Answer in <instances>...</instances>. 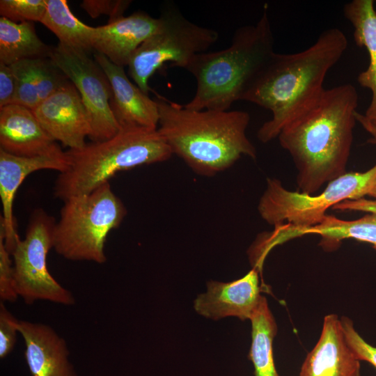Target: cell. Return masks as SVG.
<instances>
[{"mask_svg":"<svg viewBox=\"0 0 376 376\" xmlns=\"http://www.w3.org/2000/svg\"><path fill=\"white\" fill-rule=\"evenodd\" d=\"M375 179L376 164L364 172L346 173L329 182L321 193L310 195L288 190L279 180L268 178L258 211L265 221L274 226L311 227L319 224L327 210L335 205L368 196Z\"/></svg>","mask_w":376,"mask_h":376,"instance_id":"52a82bcc","label":"cell"},{"mask_svg":"<svg viewBox=\"0 0 376 376\" xmlns=\"http://www.w3.org/2000/svg\"><path fill=\"white\" fill-rule=\"evenodd\" d=\"M19 321L0 301V358H6L14 349Z\"/></svg>","mask_w":376,"mask_h":376,"instance_id":"f1b7e54d","label":"cell"},{"mask_svg":"<svg viewBox=\"0 0 376 376\" xmlns=\"http://www.w3.org/2000/svg\"><path fill=\"white\" fill-rule=\"evenodd\" d=\"M10 256L5 246L3 235L0 231V299L3 302H14L18 297L15 289Z\"/></svg>","mask_w":376,"mask_h":376,"instance_id":"4316f807","label":"cell"},{"mask_svg":"<svg viewBox=\"0 0 376 376\" xmlns=\"http://www.w3.org/2000/svg\"><path fill=\"white\" fill-rule=\"evenodd\" d=\"M360 361L349 346L335 314L324 318L320 338L307 354L299 376H361Z\"/></svg>","mask_w":376,"mask_h":376,"instance_id":"2e32d148","label":"cell"},{"mask_svg":"<svg viewBox=\"0 0 376 376\" xmlns=\"http://www.w3.org/2000/svg\"><path fill=\"white\" fill-rule=\"evenodd\" d=\"M17 81L10 65L0 63V109L13 103Z\"/></svg>","mask_w":376,"mask_h":376,"instance_id":"f546056e","label":"cell"},{"mask_svg":"<svg viewBox=\"0 0 376 376\" xmlns=\"http://www.w3.org/2000/svg\"><path fill=\"white\" fill-rule=\"evenodd\" d=\"M69 157L67 152H56L33 157L17 156L0 149V198L2 214L0 231L5 246L11 254L19 237L16 230L13 205L17 189L31 173L40 170H54L59 173L67 170Z\"/></svg>","mask_w":376,"mask_h":376,"instance_id":"8fae6325","label":"cell"},{"mask_svg":"<svg viewBox=\"0 0 376 376\" xmlns=\"http://www.w3.org/2000/svg\"><path fill=\"white\" fill-rule=\"evenodd\" d=\"M340 322L345 339L359 361L370 363L376 369V347L368 343L356 331L352 321L347 317H342Z\"/></svg>","mask_w":376,"mask_h":376,"instance_id":"484cf974","label":"cell"},{"mask_svg":"<svg viewBox=\"0 0 376 376\" xmlns=\"http://www.w3.org/2000/svg\"><path fill=\"white\" fill-rule=\"evenodd\" d=\"M56 221L42 209L31 216L25 237L19 240L11 253L15 289L29 305L47 301L65 306L75 304L72 294L51 275L47 256L54 248Z\"/></svg>","mask_w":376,"mask_h":376,"instance_id":"9c48e42d","label":"cell"},{"mask_svg":"<svg viewBox=\"0 0 376 376\" xmlns=\"http://www.w3.org/2000/svg\"><path fill=\"white\" fill-rule=\"evenodd\" d=\"M356 118L366 130H373L376 131V120H370L365 117L364 115H361L357 112Z\"/></svg>","mask_w":376,"mask_h":376,"instance_id":"1f68e13d","label":"cell"},{"mask_svg":"<svg viewBox=\"0 0 376 376\" xmlns=\"http://www.w3.org/2000/svg\"><path fill=\"white\" fill-rule=\"evenodd\" d=\"M274 43L265 5L256 24L235 31L229 47L193 58L185 70L195 77L196 89L184 107L196 111L229 110L275 52Z\"/></svg>","mask_w":376,"mask_h":376,"instance_id":"277c9868","label":"cell"},{"mask_svg":"<svg viewBox=\"0 0 376 376\" xmlns=\"http://www.w3.org/2000/svg\"><path fill=\"white\" fill-rule=\"evenodd\" d=\"M66 152L68 168L58 174L54 187V196L63 201L95 190L118 172L165 162L173 155L157 130L142 127L120 128L109 139Z\"/></svg>","mask_w":376,"mask_h":376,"instance_id":"5b68a950","label":"cell"},{"mask_svg":"<svg viewBox=\"0 0 376 376\" xmlns=\"http://www.w3.org/2000/svg\"><path fill=\"white\" fill-rule=\"evenodd\" d=\"M52 47L38 36L32 22L16 23L0 18V63L11 65L19 61L50 57Z\"/></svg>","mask_w":376,"mask_h":376,"instance_id":"7402d4cb","label":"cell"},{"mask_svg":"<svg viewBox=\"0 0 376 376\" xmlns=\"http://www.w3.org/2000/svg\"><path fill=\"white\" fill-rule=\"evenodd\" d=\"M0 149L22 157L43 155L61 150L42 128L33 110L17 104L0 109Z\"/></svg>","mask_w":376,"mask_h":376,"instance_id":"ac0fdd59","label":"cell"},{"mask_svg":"<svg viewBox=\"0 0 376 376\" xmlns=\"http://www.w3.org/2000/svg\"><path fill=\"white\" fill-rule=\"evenodd\" d=\"M127 209L109 182L85 194L63 201L54 231V249L72 261L103 264L109 233L117 228Z\"/></svg>","mask_w":376,"mask_h":376,"instance_id":"8992f818","label":"cell"},{"mask_svg":"<svg viewBox=\"0 0 376 376\" xmlns=\"http://www.w3.org/2000/svg\"><path fill=\"white\" fill-rule=\"evenodd\" d=\"M131 3L130 0H84L80 6L91 17L106 15L109 17V22L123 17Z\"/></svg>","mask_w":376,"mask_h":376,"instance_id":"83f0119b","label":"cell"},{"mask_svg":"<svg viewBox=\"0 0 376 376\" xmlns=\"http://www.w3.org/2000/svg\"><path fill=\"white\" fill-rule=\"evenodd\" d=\"M10 67L17 81L13 104L31 110L70 81L50 57L24 59Z\"/></svg>","mask_w":376,"mask_h":376,"instance_id":"d6986e66","label":"cell"},{"mask_svg":"<svg viewBox=\"0 0 376 376\" xmlns=\"http://www.w3.org/2000/svg\"><path fill=\"white\" fill-rule=\"evenodd\" d=\"M368 196L374 198V199H376V179L375 182H373V185H372Z\"/></svg>","mask_w":376,"mask_h":376,"instance_id":"d6a6232c","label":"cell"},{"mask_svg":"<svg viewBox=\"0 0 376 376\" xmlns=\"http://www.w3.org/2000/svg\"><path fill=\"white\" fill-rule=\"evenodd\" d=\"M373 0H353L344 6L343 13L354 28V39L368 54L369 65L358 76L359 84L368 88L372 97L365 117L376 120V10Z\"/></svg>","mask_w":376,"mask_h":376,"instance_id":"ffe728a7","label":"cell"},{"mask_svg":"<svg viewBox=\"0 0 376 376\" xmlns=\"http://www.w3.org/2000/svg\"><path fill=\"white\" fill-rule=\"evenodd\" d=\"M50 58L78 90L88 114L92 142L115 136L120 130L110 107L111 86L100 65L88 52L61 43Z\"/></svg>","mask_w":376,"mask_h":376,"instance_id":"30bf717a","label":"cell"},{"mask_svg":"<svg viewBox=\"0 0 376 376\" xmlns=\"http://www.w3.org/2000/svg\"><path fill=\"white\" fill-rule=\"evenodd\" d=\"M157 131L173 155L196 173L212 177L242 155L255 159L256 147L246 136L250 115L243 111L190 110L161 96Z\"/></svg>","mask_w":376,"mask_h":376,"instance_id":"3957f363","label":"cell"},{"mask_svg":"<svg viewBox=\"0 0 376 376\" xmlns=\"http://www.w3.org/2000/svg\"><path fill=\"white\" fill-rule=\"evenodd\" d=\"M59 40V43L77 50L91 52L92 26L77 18L65 0H47L45 13L40 21Z\"/></svg>","mask_w":376,"mask_h":376,"instance_id":"cb8c5ba5","label":"cell"},{"mask_svg":"<svg viewBox=\"0 0 376 376\" xmlns=\"http://www.w3.org/2000/svg\"><path fill=\"white\" fill-rule=\"evenodd\" d=\"M258 271L253 268L244 276L228 283L208 282L207 292L195 299L194 309L213 320L228 316L250 320L262 297Z\"/></svg>","mask_w":376,"mask_h":376,"instance_id":"5bb4252c","label":"cell"},{"mask_svg":"<svg viewBox=\"0 0 376 376\" xmlns=\"http://www.w3.org/2000/svg\"><path fill=\"white\" fill-rule=\"evenodd\" d=\"M159 24V18L139 11L93 27L92 49L117 65L128 66L134 52L155 31Z\"/></svg>","mask_w":376,"mask_h":376,"instance_id":"9a60e30c","label":"cell"},{"mask_svg":"<svg viewBox=\"0 0 376 376\" xmlns=\"http://www.w3.org/2000/svg\"><path fill=\"white\" fill-rule=\"evenodd\" d=\"M33 112L45 132L69 150H79L89 137V120L81 95L70 81L38 104Z\"/></svg>","mask_w":376,"mask_h":376,"instance_id":"7c38bea8","label":"cell"},{"mask_svg":"<svg viewBox=\"0 0 376 376\" xmlns=\"http://www.w3.org/2000/svg\"><path fill=\"white\" fill-rule=\"evenodd\" d=\"M308 234L320 235L326 245H333L345 239H354L376 249V214L367 213L354 220H343L327 214L319 224L311 227L296 228L285 224L280 228V236L284 242Z\"/></svg>","mask_w":376,"mask_h":376,"instance_id":"44dd1931","label":"cell"},{"mask_svg":"<svg viewBox=\"0 0 376 376\" xmlns=\"http://www.w3.org/2000/svg\"><path fill=\"white\" fill-rule=\"evenodd\" d=\"M358 99L350 84L325 89L316 103L281 131L278 138L297 168L301 192L315 194L346 173Z\"/></svg>","mask_w":376,"mask_h":376,"instance_id":"7a4b0ae2","label":"cell"},{"mask_svg":"<svg viewBox=\"0 0 376 376\" xmlns=\"http://www.w3.org/2000/svg\"><path fill=\"white\" fill-rule=\"evenodd\" d=\"M24 358L31 376H78L69 359L65 340L50 326L19 320Z\"/></svg>","mask_w":376,"mask_h":376,"instance_id":"e0dca14e","label":"cell"},{"mask_svg":"<svg viewBox=\"0 0 376 376\" xmlns=\"http://www.w3.org/2000/svg\"><path fill=\"white\" fill-rule=\"evenodd\" d=\"M332 209L337 210L361 211L366 213L376 214V199L362 198L357 200H346L335 205Z\"/></svg>","mask_w":376,"mask_h":376,"instance_id":"4dcf8cb0","label":"cell"},{"mask_svg":"<svg viewBox=\"0 0 376 376\" xmlns=\"http://www.w3.org/2000/svg\"><path fill=\"white\" fill-rule=\"evenodd\" d=\"M155 31L136 49L129 65V74L136 86L148 94L150 78L165 63L185 70L193 58L205 52L217 41V31L187 19L173 5L163 8Z\"/></svg>","mask_w":376,"mask_h":376,"instance_id":"ba28073f","label":"cell"},{"mask_svg":"<svg viewBox=\"0 0 376 376\" xmlns=\"http://www.w3.org/2000/svg\"><path fill=\"white\" fill-rule=\"evenodd\" d=\"M47 0H1L0 14L16 23L41 21Z\"/></svg>","mask_w":376,"mask_h":376,"instance_id":"d4e9b609","label":"cell"},{"mask_svg":"<svg viewBox=\"0 0 376 376\" xmlns=\"http://www.w3.org/2000/svg\"><path fill=\"white\" fill-rule=\"evenodd\" d=\"M94 59L111 84L110 107L120 127L157 130L159 114L156 101L129 79L124 67L113 63L99 53L94 54Z\"/></svg>","mask_w":376,"mask_h":376,"instance_id":"4fadbf2b","label":"cell"},{"mask_svg":"<svg viewBox=\"0 0 376 376\" xmlns=\"http://www.w3.org/2000/svg\"><path fill=\"white\" fill-rule=\"evenodd\" d=\"M347 46L344 33L326 29L306 49L292 54L274 52L248 86L240 100L251 102L272 113L258 131V139L267 143L278 137L290 123L320 98L329 70L340 60Z\"/></svg>","mask_w":376,"mask_h":376,"instance_id":"6da1fadb","label":"cell"},{"mask_svg":"<svg viewBox=\"0 0 376 376\" xmlns=\"http://www.w3.org/2000/svg\"><path fill=\"white\" fill-rule=\"evenodd\" d=\"M252 326L251 346L249 354L255 376H279L273 356V340L277 326L266 298L262 296L250 318Z\"/></svg>","mask_w":376,"mask_h":376,"instance_id":"603a6c76","label":"cell"}]
</instances>
